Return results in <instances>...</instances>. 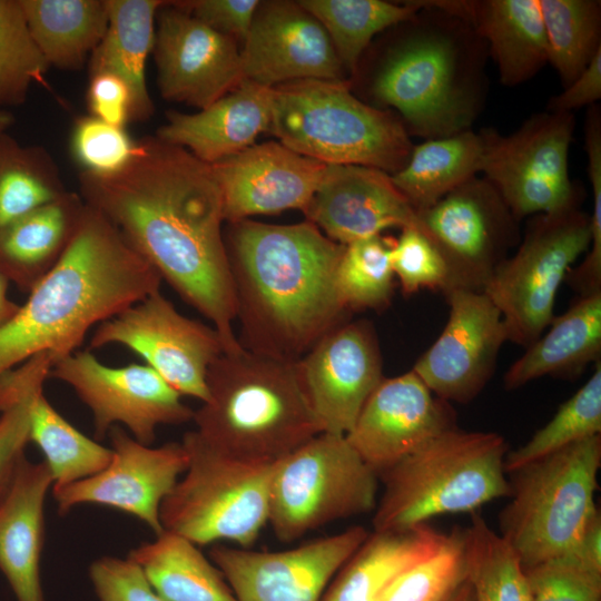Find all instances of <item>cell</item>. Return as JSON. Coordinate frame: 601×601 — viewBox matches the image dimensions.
Returning <instances> with one entry per match:
<instances>
[{
  "label": "cell",
  "mask_w": 601,
  "mask_h": 601,
  "mask_svg": "<svg viewBox=\"0 0 601 601\" xmlns=\"http://www.w3.org/2000/svg\"><path fill=\"white\" fill-rule=\"evenodd\" d=\"M80 196L101 213L161 279L217 331L225 353L243 349L233 329L235 295L223 235L224 204L211 165L156 136L137 140L125 169L79 174Z\"/></svg>",
  "instance_id": "1"
},
{
  "label": "cell",
  "mask_w": 601,
  "mask_h": 601,
  "mask_svg": "<svg viewBox=\"0 0 601 601\" xmlns=\"http://www.w3.org/2000/svg\"><path fill=\"white\" fill-rule=\"evenodd\" d=\"M225 238L243 348L298 362L349 311L335 282L345 245L306 220L229 223Z\"/></svg>",
  "instance_id": "2"
},
{
  "label": "cell",
  "mask_w": 601,
  "mask_h": 601,
  "mask_svg": "<svg viewBox=\"0 0 601 601\" xmlns=\"http://www.w3.org/2000/svg\"><path fill=\"white\" fill-rule=\"evenodd\" d=\"M160 283L119 229L86 204L62 257L0 328V376L39 353L58 362L77 352L89 329L159 290Z\"/></svg>",
  "instance_id": "3"
},
{
  "label": "cell",
  "mask_w": 601,
  "mask_h": 601,
  "mask_svg": "<svg viewBox=\"0 0 601 601\" xmlns=\"http://www.w3.org/2000/svg\"><path fill=\"white\" fill-rule=\"evenodd\" d=\"M416 3L413 27L386 52L371 92L427 140L471 129L483 101L485 42L461 19Z\"/></svg>",
  "instance_id": "4"
},
{
  "label": "cell",
  "mask_w": 601,
  "mask_h": 601,
  "mask_svg": "<svg viewBox=\"0 0 601 601\" xmlns=\"http://www.w3.org/2000/svg\"><path fill=\"white\" fill-rule=\"evenodd\" d=\"M206 384L208 396L194 411V431L221 453L273 463L322 433L297 362L245 348L223 352L209 366Z\"/></svg>",
  "instance_id": "5"
},
{
  "label": "cell",
  "mask_w": 601,
  "mask_h": 601,
  "mask_svg": "<svg viewBox=\"0 0 601 601\" xmlns=\"http://www.w3.org/2000/svg\"><path fill=\"white\" fill-rule=\"evenodd\" d=\"M506 454V441L494 432L456 426L430 440L378 475L384 492L374 510V531L406 530L509 497Z\"/></svg>",
  "instance_id": "6"
},
{
  "label": "cell",
  "mask_w": 601,
  "mask_h": 601,
  "mask_svg": "<svg viewBox=\"0 0 601 601\" xmlns=\"http://www.w3.org/2000/svg\"><path fill=\"white\" fill-rule=\"evenodd\" d=\"M269 131L325 165H359L390 175L413 149L403 121L356 98L345 81L306 79L273 87Z\"/></svg>",
  "instance_id": "7"
},
{
  "label": "cell",
  "mask_w": 601,
  "mask_h": 601,
  "mask_svg": "<svg viewBox=\"0 0 601 601\" xmlns=\"http://www.w3.org/2000/svg\"><path fill=\"white\" fill-rule=\"evenodd\" d=\"M601 465L595 435L511 472L510 502L499 515L502 539L523 569L569 554L598 511Z\"/></svg>",
  "instance_id": "8"
},
{
  "label": "cell",
  "mask_w": 601,
  "mask_h": 601,
  "mask_svg": "<svg viewBox=\"0 0 601 601\" xmlns=\"http://www.w3.org/2000/svg\"><path fill=\"white\" fill-rule=\"evenodd\" d=\"M181 443L188 466L160 506L164 530L198 546L230 541L250 549L268 523L275 462L227 455L194 430Z\"/></svg>",
  "instance_id": "9"
},
{
  "label": "cell",
  "mask_w": 601,
  "mask_h": 601,
  "mask_svg": "<svg viewBox=\"0 0 601 601\" xmlns=\"http://www.w3.org/2000/svg\"><path fill=\"white\" fill-rule=\"evenodd\" d=\"M377 487L378 475L346 437L322 432L274 463L268 523L278 540L293 542L374 511Z\"/></svg>",
  "instance_id": "10"
},
{
  "label": "cell",
  "mask_w": 601,
  "mask_h": 601,
  "mask_svg": "<svg viewBox=\"0 0 601 601\" xmlns=\"http://www.w3.org/2000/svg\"><path fill=\"white\" fill-rule=\"evenodd\" d=\"M590 239V215L579 205L529 219L515 252L482 290L500 311L509 342L526 348L546 329L559 288Z\"/></svg>",
  "instance_id": "11"
},
{
  "label": "cell",
  "mask_w": 601,
  "mask_h": 601,
  "mask_svg": "<svg viewBox=\"0 0 601 601\" xmlns=\"http://www.w3.org/2000/svg\"><path fill=\"white\" fill-rule=\"evenodd\" d=\"M573 129V114L546 110L508 136L490 129L481 132V173L516 219L579 205L569 173Z\"/></svg>",
  "instance_id": "12"
},
{
  "label": "cell",
  "mask_w": 601,
  "mask_h": 601,
  "mask_svg": "<svg viewBox=\"0 0 601 601\" xmlns=\"http://www.w3.org/2000/svg\"><path fill=\"white\" fill-rule=\"evenodd\" d=\"M417 215L446 264L451 289L483 290L521 239L520 220L484 177L470 178Z\"/></svg>",
  "instance_id": "13"
},
{
  "label": "cell",
  "mask_w": 601,
  "mask_h": 601,
  "mask_svg": "<svg viewBox=\"0 0 601 601\" xmlns=\"http://www.w3.org/2000/svg\"><path fill=\"white\" fill-rule=\"evenodd\" d=\"M114 344L139 355L181 396L201 403L208 368L224 352L214 327L181 315L160 290L98 325L90 348Z\"/></svg>",
  "instance_id": "14"
},
{
  "label": "cell",
  "mask_w": 601,
  "mask_h": 601,
  "mask_svg": "<svg viewBox=\"0 0 601 601\" xmlns=\"http://www.w3.org/2000/svg\"><path fill=\"white\" fill-rule=\"evenodd\" d=\"M50 377L68 384L87 405L97 439L121 424L138 442L151 445L158 426L193 421L194 410L146 364L110 367L88 351L75 352L52 366Z\"/></svg>",
  "instance_id": "15"
},
{
  "label": "cell",
  "mask_w": 601,
  "mask_h": 601,
  "mask_svg": "<svg viewBox=\"0 0 601 601\" xmlns=\"http://www.w3.org/2000/svg\"><path fill=\"white\" fill-rule=\"evenodd\" d=\"M363 526L280 551L214 544L209 558L237 601H321L328 584L367 538Z\"/></svg>",
  "instance_id": "16"
},
{
  "label": "cell",
  "mask_w": 601,
  "mask_h": 601,
  "mask_svg": "<svg viewBox=\"0 0 601 601\" xmlns=\"http://www.w3.org/2000/svg\"><path fill=\"white\" fill-rule=\"evenodd\" d=\"M108 433L112 451L108 465L95 475L52 489L59 513L80 504H98L128 513L160 534V506L188 466L185 446L181 442L146 445L119 425Z\"/></svg>",
  "instance_id": "17"
},
{
  "label": "cell",
  "mask_w": 601,
  "mask_h": 601,
  "mask_svg": "<svg viewBox=\"0 0 601 601\" xmlns=\"http://www.w3.org/2000/svg\"><path fill=\"white\" fill-rule=\"evenodd\" d=\"M152 55L162 98L204 109L244 80L236 40L195 18L179 1L156 17Z\"/></svg>",
  "instance_id": "18"
},
{
  "label": "cell",
  "mask_w": 601,
  "mask_h": 601,
  "mask_svg": "<svg viewBox=\"0 0 601 601\" xmlns=\"http://www.w3.org/2000/svg\"><path fill=\"white\" fill-rule=\"evenodd\" d=\"M444 296L447 322L412 371L436 397L469 403L491 380L508 342L506 331L500 311L484 292L454 288Z\"/></svg>",
  "instance_id": "19"
},
{
  "label": "cell",
  "mask_w": 601,
  "mask_h": 601,
  "mask_svg": "<svg viewBox=\"0 0 601 601\" xmlns=\"http://www.w3.org/2000/svg\"><path fill=\"white\" fill-rule=\"evenodd\" d=\"M297 368L321 432L344 436L384 378L377 337L366 321L345 322L328 332Z\"/></svg>",
  "instance_id": "20"
},
{
  "label": "cell",
  "mask_w": 601,
  "mask_h": 601,
  "mask_svg": "<svg viewBox=\"0 0 601 601\" xmlns=\"http://www.w3.org/2000/svg\"><path fill=\"white\" fill-rule=\"evenodd\" d=\"M456 427L450 403L436 397L411 370L383 378L345 435L380 475L437 435Z\"/></svg>",
  "instance_id": "21"
},
{
  "label": "cell",
  "mask_w": 601,
  "mask_h": 601,
  "mask_svg": "<svg viewBox=\"0 0 601 601\" xmlns=\"http://www.w3.org/2000/svg\"><path fill=\"white\" fill-rule=\"evenodd\" d=\"M243 45L244 80L270 88L306 79L345 81L326 30L298 1H260Z\"/></svg>",
  "instance_id": "22"
},
{
  "label": "cell",
  "mask_w": 601,
  "mask_h": 601,
  "mask_svg": "<svg viewBox=\"0 0 601 601\" xmlns=\"http://www.w3.org/2000/svg\"><path fill=\"white\" fill-rule=\"evenodd\" d=\"M211 167L229 223L253 215L304 210L326 169L325 164L279 141L252 145Z\"/></svg>",
  "instance_id": "23"
},
{
  "label": "cell",
  "mask_w": 601,
  "mask_h": 601,
  "mask_svg": "<svg viewBox=\"0 0 601 601\" xmlns=\"http://www.w3.org/2000/svg\"><path fill=\"white\" fill-rule=\"evenodd\" d=\"M328 238L348 245L382 235L388 228H417V211L390 174L359 165H326L324 176L303 210Z\"/></svg>",
  "instance_id": "24"
},
{
  "label": "cell",
  "mask_w": 601,
  "mask_h": 601,
  "mask_svg": "<svg viewBox=\"0 0 601 601\" xmlns=\"http://www.w3.org/2000/svg\"><path fill=\"white\" fill-rule=\"evenodd\" d=\"M156 132L159 139L187 149L213 165L254 145L269 130L272 88L249 80L194 114L170 110Z\"/></svg>",
  "instance_id": "25"
},
{
  "label": "cell",
  "mask_w": 601,
  "mask_h": 601,
  "mask_svg": "<svg viewBox=\"0 0 601 601\" xmlns=\"http://www.w3.org/2000/svg\"><path fill=\"white\" fill-rule=\"evenodd\" d=\"M428 6L466 22L487 45L504 86H519L549 62L539 0H433Z\"/></svg>",
  "instance_id": "26"
},
{
  "label": "cell",
  "mask_w": 601,
  "mask_h": 601,
  "mask_svg": "<svg viewBox=\"0 0 601 601\" xmlns=\"http://www.w3.org/2000/svg\"><path fill=\"white\" fill-rule=\"evenodd\" d=\"M52 485L46 463L24 456L0 501V572L17 601H45L40 564L45 501Z\"/></svg>",
  "instance_id": "27"
},
{
  "label": "cell",
  "mask_w": 601,
  "mask_h": 601,
  "mask_svg": "<svg viewBox=\"0 0 601 601\" xmlns=\"http://www.w3.org/2000/svg\"><path fill=\"white\" fill-rule=\"evenodd\" d=\"M601 356V292L579 296L505 372L515 390L542 376L574 378Z\"/></svg>",
  "instance_id": "28"
},
{
  "label": "cell",
  "mask_w": 601,
  "mask_h": 601,
  "mask_svg": "<svg viewBox=\"0 0 601 601\" xmlns=\"http://www.w3.org/2000/svg\"><path fill=\"white\" fill-rule=\"evenodd\" d=\"M82 197L66 191L0 230V273L22 292L62 257L85 210Z\"/></svg>",
  "instance_id": "29"
},
{
  "label": "cell",
  "mask_w": 601,
  "mask_h": 601,
  "mask_svg": "<svg viewBox=\"0 0 601 601\" xmlns=\"http://www.w3.org/2000/svg\"><path fill=\"white\" fill-rule=\"evenodd\" d=\"M165 1L108 0V27L89 58V72L120 78L132 97V121L148 120L154 104L146 82V66L152 52L156 17Z\"/></svg>",
  "instance_id": "30"
},
{
  "label": "cell",
  "mask_w": 601,
  "mask_h": 601,
  "mask_svg": "<svg viewBox=\"0 0 601 601\" xmlns=\"http://www.w3.org/2000/svg\"><path fill=\"white\" fill-rule=\"evenodd\" d=\"M444 536L426 523L368 533L335 574L321 601H375L397 574L433 552Z\"/></svg>",
  "instance_id": "31"
},
{
  "label": "cell",
  "mask_w": 601,
  "mask_h": 601,
  "mask_svg": "<svg viewBox=\"0 0 601 601\" xmlns=\"http://www.w3.org/2000/svg\"><path fill=\"white\" fill-rule=\"evenodd\" d=\"M127 556L167 601H237L220 570L179 534L164 530Z\"/></svg>",
  "instance_id": "32"
},
{
  "label": "cell",
  "mask_w": 601,
  "mask_h": 601,
  "mask_svg": "<svg viewBox=\"0 0 601 601\" xmlns=\"http://www.w3.org/2000/svg\"><path fill=\"white\" fill-rule=\"evenodd\" d=\"M31 36L51 67L78 70L108 27V0H20Z\"/></svg>",
  "instance_id": "33"
},
{
  "label": "cell",
  "mask_w": 601,
  "mask_h": 601,
  "mask_svg": "<svg viewBox=\"0 0 601 601\" xmlns=\"http://www.w3.org/2000/svg\"><path fill=\"white\" fill-rule=\"evenodd\" d=\"M484 140L467 129L413 146L406 164L392 180L418 213L481 173Z\"/></svg>",
  "instance_id": "34"
},
{
  "label": "cell",
  "mask_w": 601,
  "mask_h": 601,
  "mask_svg": "<svg viewBox=\"0 0 601 601\" xmlns=\"http://www.w3.org/2000/svg\"><path fill=\"white\" fill-rule=\"evenodd\" d=\"M29 441L45 456L52 476V489L69 485L104 470L112 451L82 434L46 398L43 387L36 391L29 420Z\"/></svg>",
  "instance_id": "35"
},
{
  "label": "cell",
  "mask_w": 601,
  "mask_h": 601,
  "mask_svg": "<svg viewBox=\"0 0 601 601\" xmlns=\"http://www.w3.org/2000/svg\"><path fill=\"white\" fill-rule=\"evenodd\" d=\"M326 30L344 71L354 73L361 57L380 32L397 26L421 8L416 1L403 4L382 0H299Z\"/></svg>",
  "instance_id": "36"
},
{
  "label": "cell",
  "mask_w": 601,
  "mask_h": 601,
  "mask_svg": "<svg viewBox=\"0 0 601 601\" xmlns=\"http://www.w3.org/2000/svg\"><path fill=\"white\" fill-rule=\"evenodd\" d=\"M66 191L45 148L20 145L7 131L0 135V230Z\"/></svg>",
  "instance_id": "37"
},
{
  "label": "cell",
  "mask_w": 601,
  "mask_h": 601,
  "mask_svg": "<svg viewBox=\"0 0 601 601\" xmlns=\"http://www.w3.org/2000/svg\"><path fill=\"white\" fill-rule=\"evenodd\" d=\"M549 62L563 86L572 82L601 51V2L539 0Z\"/></svg>",
  "instance_id": "38"
},
{
  "label": "cell",
  "mask_w": 601,
  "mask_h": 601,
  "mask_svg": "<svg viewBox=\"0 0 601 601\" xmlns=\"http://www.w3.org/2000/svg\"><path fill=\"white\" fill-rule=\"evenodd\" d=\"M56 362L51 353H39L0 376V501L26 456L32 397Z\"/></svg>",
  "instance_id": "39"
},
{
  "label": "cell",
  "mask_w": 601,
  "mask_h": 601,
  "mask_svg": "<svg viewBox=\"0 0 601 601\" xmlns=\"http://www.w3.org/2000/svg\"><path fill=\"white\" fill-rule=\"evenodd\" d=\"M464 534L467 581L475 601H530L523 566L502 536L475 512Z\"/></svg>",
  "instance_id": "40"
},
{
  "label": "cell",
  "mask_w": 601,
  "mask_h": 601,
  "mask_svg": "<svg viewBox=\"0 0 601 601\" xmlns=\"http://www.w3.org/2000/svg\"><path fill=\"white\" fill-rule=\"evenodd\" d=\"M601 434V359L589 380L554 416L518 450L506 454L504 470L511 473L579 441Z\"/></svg>",
  "instance_id": "41"
},
{
  "label": "cell",
  "mask_w": 601,
  "mask_h": 601,
  "mask_svg": "<svg viewBox=\"0 0 601 601\" xmlns=\"http://www.w3.org/2000/svg\"><path fill=\"white\" fill-rule=\"evenodd\" d=\"M393 243V238L376 235L345 245L335 282L349 312L383 309L390 305L394 292Z\"/></svg>",
  "instance_id": "42"
},
{
  "label": "cell",
  "mask_w": 601,
  "mask_h": 601,
  "mask_svg": "<svg viewBox=\"0 0 601 601\" xmlns=\"http://www.w3.org/2000/svg\"><path fill=\"white\" fill-rule=\"evenodd\" d=\"M467 581L464 529L397 574L375 601H449Z\"/></svg>",
  "instance_id": "43"
},
{
  "label": "cell",
  "mask_w": 601,
  "mask_h": 601,
  "mask_svg": "<svg viewBox=\"0 0 601 601\" xmlns=\"http://www.w3.org/2000/svg\"><path fill=\"white\" fill-rule=\"evenodd\" d=\"M50 66L38 49L20 0H0V108L19 106Z\"/></svg>",
  "instance_id": "44"
},
{
  "label": "cell",
  "mask_w": 601,
  "mask_h": 601,
  "mask_svg": "<svg viewBox=\"0 0 601 601\" xmlns=\"http://www.w3.org/2000/svg\"><path fill=\"white\" fill-rule=\"evenodd\" d=\"M70 150L81 173L110 177L127 167L137 150L126 128L109 125L92 116L75 120Z\"/></svg>",
  "instance_id": "45"
},
{
  "label": "cell",
  "mask_w": 601,
  "mask_h": 601,
  "mask_svg": "<svg viewBox=\"0 0 601 601\" xmlns=\"http://www.w3.org/2000/svg\"><path fill=\"white\" fill-rule=\"evenodd\" d=\"M391 264L405 295L424 288L443 294L451 289L449 269L442 255L417 228L401 229L391 249Z\"/></svg>",
  "instance_id": "46"
},
{
  "label": "cell",
  "mask_w": 601,
  "mask_h": 601,
  "mask_svg": "<svg viewBox=\"0 0 601 601\" xmlns=\"http://www.w3.org/2000/svg\"><path fill=\"white\" fill-rule=\"evenodd\" d=\"M530 601H600L601 574L563 555L523 569Z\"/></svg>",
  "instance_id": "47"
},
{
  "label": "cell",
  "mask_w": 601,
  "mask_h": 601,
  "mask_svg": "<svg viewBox=\"0 0 601 601\" xmlns=\"http://www.w3.org/2000/svg\"><path fill=\"white\" fill-rule=\"evenodd\" d=\"M89 578L99 601H167L128 556H101L89 566Z\"/></svg>",
  "instance_id": "48"
},
{
  "label": "cell",
  "mask_w": 601,
  "mask_h": 601,
  "mask_svg": "<svg viewBox=\"0 0 601 601\" xmlns=\"http://www.w3.org/2000/svg\"><path fill=\"white\" fill-rule=\"evenodd\" d=\"M592 189L591 239L584 258L566 274L565 280L579 296L601 292V158H588Z\"/></svg>",
  "instance_id": "49"
},
{
  "label": "cell",
  "mask_w": 601,
  "mask_h": 601,
  "mask_svg": "<svg viewBox=\"0 0 601 601\" xmlns=\"http://www.w3.org/2000/svg\"><path fill=\"white\" fill-rule=\"evenodd\" d=\"M258 0L179 1L195 18L242 42L248 36Z\"/></svg>",
  "instance_id": "50"
},
{
  "label": "cell",
  "mask_w": 601,
  "mask_h": 601,
  "mask_svg": "<svg viewBox=\"0 0 601 601\" xmlns=\"http://www.w3.org/2000/svg\"><path fill=\"white\" fill-rule=\"evenodd\" d=\"M86 100L90 116L109 125L126 128V125L132 121L131 92L115 75H90Z\"/></svg>",
  "instance_id": "51"
},
{
  "label": "cell",
  "mask_w": 601,
  "mask_h": 601,
  "mask_svg": "<svg viewBox=\"0 0 601 601\" xmlns=\"http://www.w3.org/2000/svg\"><path fill=\"white\" fill-rule=\"evenodd\" d=\"M601 98V51L564 90L552 97L549 111L571 112L584 106H593Z\"/></svg>",
  "instance_id": "52"
},
{
  "label": "cell",
  "mask_w": 601,
  "mask_h": 601,
  "mask_svg": "<svg viewBox=\"0 0 601 601\" xmlns=\"http://www.w3.org/2000/svg\"><path fill=\"white\" fill-rule=\"evenodd\" d=\"M595 574H601V516L599 510L587 524L574 549L565 554Z\"/></svg>",
  "instance_id": "53"
},
{
  "label": "cell",
  "mask_w": 601,
  "mask_h": 601,
  "mask_svg": "<svg viewBox=\"0 0 601 601\" xmlns=\"http://www.w3.org/2000/svg\"><path fill=\"white\" fill-rule=\"evenodd\" d=\"M8 286L9 280L0 273V328L16 315L20 307L9 298Z\"/></svg>",
  "instance_id": "54"
},
{
  "label": "cell",
  "mask_w": 601,
  "mask_h": 601,
  "mask_svg": "<svg viewBox=\"0 0 601 601\" xmlns=\"http://www.w3.org/2000/svg\"><path fill=\"white\" fill-rule=\"evenodd\" d=\"M449 601H475L474 592L466 581Z\"/></svg>",
  "instance_id": "55"
},
{
  "label": "cell",
  "mask_w": 601,
  "mask_h": 601,
  "mask_svg": "<svg viewBox=\"0 0 601 601\" xmlns=\"http://www.w3.org/2000/svg\"><path fill=\"white\" fill-rule=\"evenodd\" d=\"M12 121V115L0 108V135L7 131Z\"/></svg>",
  "instance_id": "56"
}]
</instances>
